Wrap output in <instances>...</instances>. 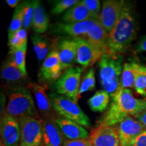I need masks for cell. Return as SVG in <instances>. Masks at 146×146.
<instances>
[{
    "instance_id": "6da1fadb",
    "label": "cell",
    "mask_w": 146,
    "mask_h": 146,
    "mask_svg": "<svg viewBox=\"0 0 146 146\" xmlns=\"http://www.w3.org/2000/svg\"><path fill=\"white\" fill-rule=\"evenodd\" d=\"M111 98L110 105L98 122V127H114L126 118L146 110V99L135 98L129 89H118Z\"/></svg>"
},
{
    "instance_id": "7a4b0ae2",
    "label": "cell",
    "mask_w": 146,
    "mask_h": 146,
    "mask_svg": "<svg viewBox=\"0 0 146 146\" xmlns=\"http://www.w3.org/2000/svg\"><path fill=\"white\" fill-rule=\"evenodd\" d=\"M136 36L135 16L131 5L125 1L117 23L108 33L107 54L112 56H122L127 52Z\"/></svg>"
},
{
    "instance_id": "3957f363",
    "label": "cell",
    "mask_w": 146,
    "mask_h": 146,
    "mask_svg": "<svg viewBox=\"0 0 146 146\" xmlns=\"http://www.w3.org/2000/svg\"><path fill=\"white\" fill-rule=\"evenodd\" d=\"M122 56H112L105 54L98 62L100 81L102 88L112 97L120 85L123 68Z\"/></svg>"
},
{
    "instance_id": "277c9868",
    "label": "cell",
    "mask_w": 146,
    "mask_h": 146,
    "mask_svg": "<svg viewBox=\"0 0 146 146\" xmlns=\"http://www.w3.org/2000/svg\"><path fill=\"white\" fill-rule=\"evenodd\" d=\"M3 116L18 120L26 116L39 118L35 102L30 91L25 87H16L10 93Z\"/></svg>"
},
{
    "instance_id": "5b68a950",
    "label": "cell",
    "mask_w": 146,
    "mask_h": 146,
    "mask_svg": "<svg viewBox=\"0 0 146 146\" xmlns=\"http://www.w3.org/2000/svg\"><path fill=\"white\" fill-rule=\"evenodd\" d=\"M49 98L56 112L61 117L74 122L84 128L91 127L90 119L82 110L77 102L56 93H50Z\"/></svg>"
},
{
    "instance_id": "8992f818",
    "label": "cell",
    "mask_w": 146,
    "mask_h": 146,
    "mask_svg": "<svg viewBox=\"0 0 146 146\" xmlns=\"http://www.w3.org/2000/svg\"><path fill=\"white\" fill-rule=\"evenodd\" d=\"M83 69L79 66L70 67L63 72L55 83L56 94L70 98L77 102Z\"/></svg>"
},
{
    "instance_id": "52a82bcc",
    "label": "cell",
    "mask_w": 146,
    "mask_h": 146,
    "mask_svg": "<svg viewBox=\"0 0 146 146\" xmlns=\"http://www.w3.org/2000/svg\"><path fill=\"white\" fill-rule=\"evenodd\" d=\"M21 127V146H41L43 122L39 118L26 116L18 120Z\"/></svg>"
},
{
    "instance_id": "ba28073f",
    "label": "cell",
    "mask_w": 146,
    "mask_h": 146,
    "mask_svg": "<svg viewBox=\"0 0 146 146\" xmlns=\"http://www.w3.org/2000/svg\"><path fill=\"white\" fill-rule=\"evenodd\" d=\"M125 2L123 0H106L103 1V6L98 19L108 33L112 30L117 23Z\"/></svg>"
},
{
    "instance_id": "9c48e42d",
    "label": "cell",
    "mask_w": 146,
    "mask_h": 146,
    "mask_svg": "<svg viewBox=\"0 0 146 146\" xmlns=\"http://www.w3.org/2000/svg\"><path fill=\"white\" fill-rule=\"evenodd\" d=\"M1 146H21V127L16 118L3 116L1 120Z\"/></svg>"
},
{
    "instance_id": "30bf717a",
    "label": "cell",
    "mask_w": 146,
    "mask_h": 146,
    "mask_svg": "<svg viewBox=\"0 0 146 146\" xmlns=\"http://www.w3.org/2000/svg\"><path fill=\"white\" fill-rule=\"evenodd\" d=\"M117 130L120 146H131L145 129L134 117L129 116L118 124Z\"/></svg>"
},
{
    "instance_id": "8fae6325",
    "label": "cell",
    "mask_w": 146,
    "mask_h": 146,
    "mask_svg": "<svg viewBox=\"0 0 146 146\" xmlns=\"http://www.w3.org/2000/svg\"><path fill=\"white\" fill-rule=\"evenodd\" d=\"M77 41L76 62L83 67H89L99 62L105 53L83 38H75Z\"/></svg>"
},
{
    "instance_id": "7c38bea8",
    "label": "cell",
    "mask_w": 146,
    "mask_h": 146,
    "mask_svg": "<svg viewBox=\"0 0 146 146\" xmlns=\"http://www.w3.org/2000/svg\"><path fill=\"white\" fill-rule=\"evenodd\" d=\"M77 41L75 38L62 37L58 43L57 50L59 54L63 72L76 62L77 54Z\"/></svg>"
},
{
    "instance_id": "4fadbf2b",
    "label": "cell",
    "mask_w": 146,
    "mask_h": 146,
    "mask_svg": "<svg viewBox=\"0 0 146 146\" xmlns=\"http://www.w3.org/2000/svg\"><path fill=\"white\" fill-rule=\"evenodd\" d=\"M63 73L58 51L52 50L49 53L40 69V78L43 81H57Z\"/></svg>"
},
{
    "instance_id": "5bb4252c",
    "label": "cell",
    "mask_w": 146,
    "mask_h": 146,
    "mask_svg": "<svg viewBox=\"0 0 146 146\" xmlns=\"http://www.w3.org/2000/svg\"><path fill=\"white\" fill-rule=\"evenodd\" d=\"M91 146H120L117 127H97L90 137Z\"/></svg>"
},
{
    "instance_id": "9a60e30c",
    "label": "cell",
    "mask_w": 146,
    "mask_h": 146,
    "mask_svg": "<svg viewBox=\"0 0 146 146\" xmlns=\"http://www.w3.org/2000/svg\"><path fill=\"white\" fill-rule=\"evenodd\" d=\"M29 87L33 92L35 98L39 112L47 120H55L58 117L55 116L56 111L53 107L49 96L46 94L45 85H41L39 84H30Z\"/></svg>"
},
{
    "instance_id": "2e32d148",
    "label": "cell",
    "mask_w": 146,
    "mask_h": 146,
    "mask_svg": "<svg viewBox=\"0 0 146 146\" xmlns=\"http://www.w3.org/2000/svg\"><path fill=\"white\" fill-rule=\"evenodd\" d=\"M66 141L54 120L45 119L43 122V146H64Z\"/></svg>"
},
{
    "instance_id": "e0dca14e",
    "label": "cell",
    "mask_w": 146,
    "mask_h": 146,
    "mask_svg": "<svg viewBox=\"0 0 146 146\" xmlns=\"http://www.w3.org/2000/svg\"><path fill=\"white\" fill-rule=\"evenodd\" d=\"M54 121L66 139L78 140L89 138V133L85 128L74 122L62 117H58Z\"/></svg>"
},
{
    "instance_id": "ac0fdd59",
    "label": "cell",
    "mask_w": 146,
    "mask_h": 146,
    "mask_svg": "<svg viewBox=\"0 0 146 146\" xmlns=\"http://www.w3.org/2000/svg\"><path fill=\"white\" fill-rule=\"evenodd\" d=\"M94 21V18L88 21L73 23H59L56 25L54 31L65 35L72 38H85Z\"/></svg>"
},
{
    "instance_id": "d6986e66",
    "label": "cell",
    "mask_w": 146,
    "mask_h": 146,
    "mask_svg": "<svg viewBox=\"0 0 146 146\" xmlns=\"http://www.w3.org/2000/svg\"><path fill=\"white\" fill-rule=\"evenodd\" d=\"M108 36V33L102 27L98 18H94L90 28L83 39L107 54Z\"/></svg>"
},
{
    "instance_id": "ffe728a7",
    "label": "cell",
    "mask_w": 146,
    "mask_h": 146,
    "mask_svg": "<svg viewBox=\"0 0 146 146\" xmlns=\"http://www.w3.org/2000/svg\"><path fill=\"white\" fill-rule=\"evenodd\" d=\"M94 17L90 11L83 3V1H78L65 12L62 20L64 23H73L86 21Z\"/></svg>"
},
{
    "instance_id": "44dd1931",
    "label": "cell",
    "mask_w": 146,
    "mask_h": 146,
    "mask_svg": "<svg viewBox=\"0 0 146 146\" xmlns=\"http://www.w3.org/2000/svg\"><path fill=\"white\" fill-rule=\"evenodd\" d=\"M141 66L139 63L136 62H131L124 64L120 85L118 89L134 88L137 76L141 68Z\"/></svg>"
},
{
    "instance_id": "7402d4cb",
    "label": "cell",
    "mask_w": 146,
    "mask_h": 146,
    "mask_svg": "<svg viewBox=\"0 0 146 146\" xmlns=\"http://www.w3.org/2000/svg\"><path fill=\"white\" fill-rule=\"evenodd\" d=\"M1 76L3 81L10 84L21 83L25 81L27 77V76L18 68L12 58L3 64L1 67Z\"/></svg>"
},
{
    "instance_id": "603a6c76",
    "label": "cell",
    "mask_w": 146,
    "mask_h": 146,
    "mask_svg": "<svg viewBox=\"0 0 146 146\" xmlns=\"http://www.w3.org/2000/svg\"><path fill=\"white\" fill-rule=\"evenodd\" d=\"M50 21L48 16L41 3L37 1L32 21L33 29L37 33H43L48 29Z\"/></svg>"
},
{
    "instance_id": "cb8c5ba5",
    "label": "cell",
    "mask_w": 146,
    "mask_h": 146,
    "mask_svg": "<svg viewBox=\"0 0 146 146\" xmlns=\"http://www.w3.org/2000/svg\"><path fill=\"white\" fill-rule=\"evenodd\" d=\"M110 98V96L106 91H98L88 100V105L93 112H103L108 109Z\"/></svg>"
},
{
    "instance_id": "d4e9b609",
    "label": "cell",
    "mask_w": 146,
    "mask_h": 146,
    "mask_svg": "<svg viewBox=\"0 0 146 146\" xmlns=\"http://www.w3.org/2000/svg\"><path fill=\"white\" fill-rule=\"evenodd\" d=\"M31 39L36 58L39 62L45 60L49 54L48 43L46 41V40L43 39L39 35H34L32 36Z\"/></svg>"
},
{
    "instance_id": "484cf974",
    "label": "cell",
    "mask_w": 146,
    "mask_h": 146,
    "mask_svg": "<svg viewBox=\"0 0 146 146\" xmlns=\"http://www.w3.org/2000/svg\"><path fill=\"white\" fill-rule=\"evenodd\" d=\"M28 34L25 29H22L8 36V46L10 50H17L27 44Z\"/></svg>"
},
{
    "instance_id": "4316f807",
    "label": "cell",
    "mask_w": 146,
    "mask_h": 146,
    "mask_svg": "<svg viewBox=\"0 0 146 146\" xmlns=\"http://www.w3.org/2000/svg\"><path fill=\"white\" fill-rule=\"evenodd\" d=\"M27 50V44L25 46L17 50H10L11 57L12 60L17 65L18 68L21 70V72L27 76V65H26V56Z\"/></svg>"
},
{
    "instance_id": "83f0119b",
    "label": "cell",
    "mask_w": 146,
    "mask_h": 146,
    "mask_svg": "<svg viewBox=\"0 0 146 146\" xmlns=\"http://www.w3.org/2000/svg\"><path fill=\"white\" fill-rule=\"evenodd\" d=\"M23 15L24 3L18 5L15 8L12 21L8 29V36L23 29L22 27H23Z\"/></svg>"
},
{
    "instance_id": "f1b7e54d",
    "label": "cell",
    "mask_w": 146,
    "mask_h": 146,
    "mask_svg": "<svg viewBox=\"0 0 146 146\" xmlns=\"http://www.w3.org/2000/svg\"><path fill=\"white\" fill-rule=\"evenodd\" d=\"M96 89V77H95V72L94 68H90L86 73L81 81V87H80L79 96L83 93L87 91H92Z\"/></svg>"
},
{
    "instance_id": "f546056e",
    "label": "cell",
    "mask_w": 146,
    "mask_h": 146,
    "mask_svg": "<svg viewBox=\"0 0 146 146\" xmlns=\"http://www.w3.org/2000/svg\"><path fill=\"white\" fill-rule=\"evenodd\" d=\"M134 89L139 95L146 98V66L141 65L137 76Z\"/></svg>"
},
{
    "instance_id": "4dcf8cb0",
    "label": "cell",
    "mask_w": 146,
    "mask_h": 146,
    "mask_svg": "<svg viewBox=\"0 0 146 146\" xmlns=\"http://www.w3.org/2000/svg\"><path fill=\"white\" fill-rule=\"evenodd\" d=\"M36 3H37V1L24 3L23 27L24 29H25L26 30H27L32 25L33 18Z\"/></svg>"
},
{
    "instance_id": "1f68e13d",
    "label": "cell",
    "mask_w": 146,
    "mask_h": 146,
    "mask_svg": "<svg viewBox=\"0 0 146 146\" xmlns=\"http://www.w3.org/2000/svg\"><path fill=\"white\" fill-rule=\"evenodd\" d=\"M78 2V1L77 0H62L56 3V4L52 9V13L53 14H61L65 10L70 9L71 7H72Z\"/></svg>"
},
{
    "instance_id": "d6a6232c",
    "label": "cell",
    "mask_w": 146,
    "mask_h": 146,
    "mask_svg": "<svg viewBox=\"0 0 146 146\" xmlns=\"http://www.w3.org/2000/svg\"><path fill=\"white\" fill-rule=\"evenodd\" d=\"M94 18H99L100 12V1L99 0H83Z\"/></svg>"
},
{
    "instance_id": "836d02e7",
    "label": "cell",
    "mask_w": 146,
    "mask_h": 146,
    "mask_svg": "<svg viewBox=\"0 0 146 146\" xmlns=\"http://www.w3.org/2000/svg\"><path fill=\"white\" fill-rule=\"evenodd\" d=\"M64 146H91L90 138L78 140H67Z\"/></svg>"
},
{
    "instance_id": "e575fe53",
    "label": "cell",
    "mask_w": 146,
    "mask_h": 146,
    "mask_svg": "<svg viewBox=\"0 0 146 146\" xmlns=\"http://www.w3.org/2000/svg\"><path fill=\"white\" fill-rule=\"evenodd\" d=\"M131 146H146V130L135 139Z\"/></svg>"
},
{
    "instance_id": "d590c367",
    "label": "cell",
    "mask_w": 146,
    "mask_h": 146,
    "mask_svg": "<svg viewBox=\"0 0 146 146\" xmlns=\"http://www.w3.org/2000/svg\"><path fill=\"white\" fill-rule=\"evenodd\" d=\"M133 117L135 118L137 120H138L143 126L146 130V110L143 111V112L140 113V114H137L136 116H133Z\"/></svg>"
},
{
    "instance_id": "8d00e7d4",
    "label": "cell",
    "mask_w": 146,
    "mask_h": 146,
    "mask_svg": "<svg viewBox=\"0 0 146 146\" xmlns=\"http://www.w3.org/2000/svg\"><path fill=\"white\" fill-rule=\"evenodd\" d=\"M136 50L137 52H146V36L140 40L139 43L137 45Z\"/></svg>"
},
{
    "instance_id": "74e56055",
    "label": "cell",
    "mask_w": 146,
    "mask_h": 146,
    "mask_svg": "<svg viewBox=\"0 0 146 146\" xmlns=\"http://www.w3.org/2000/svg\"><path fill=\"white\" fill-rule=\"evenodd\" d=\"M5 2L7 3V4H8L10 8H14L18 6L19 1H18V0H6Z\"/></svg>"
},
{
    "instance_id": "f35d334b",
    "label": "cell",
    "mask_w": 146,
    "mask_h": 146,
    "mask_svg": "<svg viewBox=\"0 0 146 146\" xmlns=\"http://www.w3.org/2000/svg\"><path fill=\"white\" fill-rule=\"evenodd\" d=\"M41 146H43V145H41Z\"/></svg>"
}]
</instances>
